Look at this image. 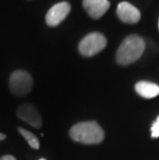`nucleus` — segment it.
<instances>
[{
    "instance_id": "obj_2",
    "label": "nucleus",
    "mask_w": 159,
    "mask_h": 160,
    "mask_svg": "<svg viewBox=\"0 0 159 160\" xmlns=\"http://www.w3.org/2000/svg\"><path fill=\"white\" fill-rule=\"evenodd\" d=\"M145 42L138 35H129L120 45L116 54V60L120 65H128L135 62L143 55Z\"/></svg>"
},
{
    "instance_id": "obj_12",
    "label": "nucleus",
    "mask_w": 159,
    "mask_h": 160,
    "mask_svg": "<svg viewBox=\"0 0 159 160\" xmlns=\"http://www.w3.org/2000/svg\"><path fill=\"white\" fill-rule=\"evenodd\" d=\"M0 160H16V158L12 155H4L3 157L0 158Z\"/></svg>"
},
{
    "instance_id": "obj_14",
    "label": "nucleus",
    "mask_w": 159,
    "mask_h": 160,
    "mask_svg": "<svg viewBox=\"0 0 159 160\" xmlns=\"http://www.w3.org/2000/svg\"><path fill=\"white\" fill-rule=\"evenodd\" d=\"M39 160H46L45 158H42V159H39Z\"/></svg>"
},
{
    "instance_id": "obj_15",
    "label": "nucleus",
    "mask_w": 159,
    "mask_h": 160,
    "mask_svg": "<svg viewBox=\"0 0 159 160\" xmlns=\"http://www.w3.org/2000/svg\"><path fill=\"white\" fill-rule=\"evenodd\" d=\"M158 27H159V23H158Z\"/></svg>"
},
{
    "instance_id": "obj_6",
    "label": "nucleus",
    "mask_w": 159,
    "mask_h": 160,
    "mask_svg": "<svg viewBox=\"0 0 159 160\" xmlns=\"http://www.w3.org/2000/svg\"><path fill=\"white\" fill-rule=\"evenodd\" d=\"M17 116L21 120L25 121L26 123H28L35 128H39L42 124V116H40L39 112L37 111V108L32 104L25 103L20 105L19 108L17 110Z\"/></svg>"
},
{
    "instance_id": "obj_4",
    "label": "nucleus",
    "mask_w": 159,
    "mask_h": 160,
    "mask_svg": "<svg viewBox=\"0 0 159 160\" xmlns=\"http://www.w3.org/2000/svg\"><path fill=\"white\" fill-rule=\"evenodd\" d=\"M107 46V38L101 33L93 32L81 40L79 51L83 56L91 57L102 51Z\"/></svg>"
},
{
    "instance_id": "obj_7",
    "label": "nucleus",
    "mask_w": 159,
    "mask_h": 160,
    "mask_svg": "<svg viewBox=\"0 0 159 160\" xmlns=\"http://www.w3.org/2000/svg\"><path fill=\"white\" fill-rule=\"evenodd\" d=\"M117 16L119 17L121 21L127 24H135L141 19L140 11L135 6L126 1H122L118 4Z\"/></svg>"
},
{
    "instance_id": "obj_3",
    "label": "nucleus",
    "mask_w": 159,
    "mask_h": 160,
    "mask_svg": "<svg viewBox=\"0 0 159 160\" xmlns=\"http://www.w3.org/2000/svg\"><path fill=\"white\" fill-rule=\"evenodd\" d=\"M33 80L25 70H16L9 78V89L16 96H25L32 90Z\"/></svg>"
},
{
    "instance_id": "obj_10",
    "label": "nucleus",
    "mask_w": 159,
    "mask_h": 160,
    "mask_svg": "<svg viewBox=\"0 0 159 160\" xmlns=\"http://www.w3.org/2000/svg\"><path fill=\"white\" fill-rule=\"evenodd\" d=\"M19 132L21 133V135L24 138L27 142L29 144V146L33 149H38L39 148V141L38 138L35 137V134H33L32 132H30L28 130H26L24 128H19Z\"/></svg>"
},
{
    "instance_id": "obj_1",
    "label": "nucleus",
    "mask_w": 159,
    "mask_h": 160,
    "mask_svg": "<svg viewBox=\"0 0 159 160\" xmlns=\"http://www.w3.org/2000/svg\"><path fill=\"white\" fill-rule=\"evenodd\" d=\"M69 135L73 141L83 144H99L103 141L104 132L95 121L81 122L73 125L69 131Z\"/></svg>"
},
{
    "instance_id": "obj_9",
    "label": "nucleus",
    "mask_w": 159,
    "mask_h": 160,
    "mask_svg": "<svg viewBox=\"0 0 159 160\" xmlns=\"http://www.w3.org/2000/svg\"><path fill=\"white\" fill-rule=\"evenodd\" d=\"M135 91L144 98H154L159 95V86L151 82L142 81L135 85Z\"/></svg>"
},
{
    "instance_id": "obj_13",
    "label": "nucleus",
    "mask_w": 159,
    "mask_h": 160,
    "mask_svg": "<svg viewBox=\"0 0 159 160\" xmlns=\"http://www.w3.org/2000/svg\"><path fill=\"white\" fill-rule=\"evenodd\" d=\"M5 138H6V135H5V134L0 133V141H2V139H4Z\"/></svg>"
},
{
    "instance_id": "obj_5",
    "label": "nucleus",
    "mask_w": 159,
    "mask_h": 160,
    "mask_svg": "<svg viewBox=\"0 0 159 160\" xmlns=\"http://www.w3.org/2000/svg\"><path fill=\"white\" fill-rule=\"evenodd\" d=\"M70 12V4L68 2H59L49 9L46 16V22L49 26L55 27L59 25L68 16Z\"/></svg>"
},
{
    "instance_id": "obj_11",
    "label": "nucleus",
    "mask_w": 159,
    "mask_h": 160,
    "mask_svg": "<svg viewBox=\"0 0 159 160\" xmlns=\"http://www.w3.org/2000/svg\"><path fill=\"white\" fill-rule=\"evenodd\" d=\"M151 137L153 138H159V117L156 119V121L152 124L151 127Z\"/></svg>"
},
{
    "instance_id": "obj_8",
    "label": "nucleus",
    "mask_w": 159,
    "mask_h": 160,
    "mask_svg": "<svg viewBox=\"0 0 159 160\" xmlns=\"http://www.w3.org/2000/svg\"><path fill=\"white\" fill-rule=\"evenodd\" d=\"M83 5L90 17L99 19L110 8L111 3L109 0H84Z\"/></svg>"
}]
</instances>
